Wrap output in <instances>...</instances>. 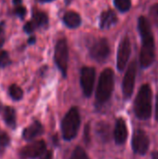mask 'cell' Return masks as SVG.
<instances>
[{
  "label": "cell",
  "instance_id": "obj_1",
  "mask_svg": "<svg viewBox=\"0 0 158 159\" xmlns=\"http://www.w3.org/2000/svg\"><path fill=\"white\" fill-rule=\"evenodd\" d=\"M138 28L142 36L140 62L142 68H148L153 64L156 58L154 34L152 33V29L149 21L143 16L140 17L138 20Z\"/></svg>",
  "mask_w": 158,
  "mask_h": 159
},
{
  "label": "cell",
  "instance_id": "obj_2",
  "mask_svg": "<svg viewBox=\"0 0 158 159\" xmlns=\"http://www.w3.org/2000/svg\"><path fill=\"white\" fill-rule=\"evenodd\" d=\"M134 112L139 119L146 120L152 116V89L149 84H144L141 87L135 102Z\"/></svg>",
  "mask_w": 158,
  "mask_h": 159
},
{
  "label": "cell",
  "instance_id": "obj_3",
  "mask_svg": "<svg viewBox=\"0 0 158 159\" xmlns=\"http://www.w3.org/2000/svg\"><path fill=\"white\" fill-rule=\"evenodd\" d=\"M114 72L110 68L103 70L101 74L96 91V102L98 104H103L110 99L112 92L114 90Z\"/></svg>",
  "mask_w": 158,
  "mask_h": 159
},
{
  "label": "cell",
  "instance_id": "obj_4",
  "mask_svg": "<svg viewBox=\"0 0 158 159\" xmlns=\"http://www.w3.org/2000/svg\"><path fill=\"white\" fill-rule=\"evenodd\" d=\"M80 126V116L76 107H72L65 115L61 122L62 136L65 140H73L78 132Z\"/></svg>",
  "mask_w": 158,
  "mask_h": 159
},
{
  "label": "cell",
  "instance_id": "obj_5",
  "mask_svg": "<svg viewBox=\"0 0 158 159\" xmlns=\"http://www.w3.org/2000/svg\"><path fill=\"white\" fill-rule=\"evenodd\" d=\"M55 61L62 73L63 76H66L67 74V68H68V58H69V52H68V45L65 39H61L58 41L56 48H55V54H54Z\"/></svg>",
  "mask_w": 158,
  "mask_h": 159
},
{
  "label": "cell",
  "instance_id": "obj_6",
  "mask_svg": "<svg viewBox=\"0 0 158 159\" xmlns=\"http://www.w3.org/2000/svg\"><path fill=\"white\" fill-rule=\"evenodd\" d=\"M136 73H137V65H136V61H133L129 66L126 72V75L124 76V79H123V85H122L123 96L127 100L129 99L133 93Z\"/></svg>",
  "mask_w": 158,
  "mask_h": 159
},
{
  "label": "cell",
  "instance_id": "obj_7",
  "mask_svg": "<svg viewBox=\"0 0 158 159\" xmlns=\"http://www.w3.org/2000/svg\"><path fill=\"white\" fill-rule=\"evenodd\" d=\"M96 72L93 67H84L81 70L80 82L83 93L86 97H90L93 91Z\"/></svg>",
  "mask_w": 158,
  "mask_h": 159
},
{
  "label": "cell",
  "instance_id": "obj_8",
  "mask_svg": "<svg viewBox=\"0 0 158 159\" xmlns=\"http://www.w3.org/2000/svg\"><path fill=\"white\" fill-rule=\"evenodd\" d=\"M150 141L147 134L142 129H136L132 138V149L135 154L145 155L149 149Z\"/></svg>",
  "mask_w": 158,
  "mask_h": 159
},
{
  "label": "cell",
  "instance_id": "obj_9",
  "mask_svg": "<svg viewBox=\"0 0 158 159\" xmlns=\"http://www.w3.org/2000/svg\"><path fill=\"white\" fill-rule=\"evenodd\" d=\"M46 148L47 145L44 141H36L20 149V157L22 159L36 158L46 152Z\"/></svg>",
  "mask_w": 158,
  "mask_h": 159
},
{
  "label": "cell",
  "instance_id": "obj_10",
  "mask_svg": "<svg viewBox=\"0 0 158 159\" xmlns=\"http://www.w3.org/2000/svg\"><path fill=\"white\" fill-rule=\"evenodd\" d=\"M131 52V46H130V41L128 36H125L118 47V51H117V69L119 71H123L129 61V56Z\"/></svg>",
  "mask_w": 158,
  "mask_h": 159
},
{
  "label": "cell",
  "instance_id": "obj_11",
  "mask_svg": "<svg viewBox=\"0 0 158 159\" xmlns=\"http://www.w3.org/2000/svg\"><path fill=\"white\" fill-rule=\"evenodd\" d=\"M109 54H110V47L108 41L104 38L99 39L97 42L94 43V45L90 48L91 57L98 61H105L109 56Z\"/></svg>",
  "mask_w": 158,
  "mask_h": 159
},
{
  "label": "cell",
  "instance_id": "obj_12",
  "mask_svg": "<svg viewBox=\"0 0 158 159\" xmlns=\"http://www.w3.org/2000/svg\"><path fill=\"white\" fill-rule=\"evenodd\" d=\"M115 141L116 144H123L128 138V128L126 121L123 118H118L115 123V128L114 131Z\"/></svg>",
  "mask_w": 158,
  "mask_h": 159
},
{
  "label": "cell",
  "instance_id": "obj_13",
  "mask_svg": "<svg viewBox=\"0 0 158 159\" xmlns=\"http://www.w3.org/2000/svg\"><path fill=\"white\" fill-rule=\"evenodd\" d=\"M43 132H44V129H43L41 123L38 121H35L23 130L22 137L26 141H31V140L34 139L35 137L41 135Z\"/></svg>",
  "mask_w": 158,
  "mask_h": 159
},
{
  "label": "cell",
  "instance_id": "obj_14",
  "mask_svg": "<svg viewBox=\"0 0 158 159\" xmlns=\"http://www.w3.org/2000/svg\"><path fill=\"white\" fill-rule=\"evenodd\" d=\"M116 22H117V17L113 10L109 9L102 12L101 16V22H100V26L102 29H109L113 27Z\"/></svg>",
  "mask_w": 158,
  "mask_h": 159
},
{
  "label": "cell",
  "instance_id": "obj_15",
  "mask_svg": "<svg viewBox=\"0 0 158 159\" xmlns=\"http://www.w3.org/2000/svg\"><path fill=\"white\" fill-rule=\"evenodd\" d=\"M63 21L64 23L70 27V28H76L81 23V18L80 16L74 12V11H68L63 16Z\"/></svg>",
  "mask_w": 158,
  "mask_h": 159
},
{
  "label": "cell",
  "instance_id": "obj_16",
  "mask_svg": "<svg viewBox=\"0 0 158 159\" xmlns=\"http://www.w3.org/2000/svg\"><path fill=\"white\" fill-rule=\"evenodd\" d=\"M4 120L6 122V124L10 127L11 129H14L16 127V113L15 110L10 107V106H7L4 109Z\"/></svg>",
  "mask_w": 158,
  "mask_h": 159
},
{
  "label": "cell",
  "instance_id": "obj_17",
  "mask_svg": "<svg viewBox=\"0 0 158 159\" xmlns=\"http://www.w3.org/2000/svg\"><path fill=\"white\" fill-rule=\"evenodd\" d=\"M97 133L99 134V136L102 138V140L103 142H106L109 140V136H110V127L108 124L104 123V122H101L97 125Z\"/></svg>",
  "mask_w": 158,
  "mask_h": 159
},
{
  "label": "cell",
  "instance_id": "obj_18",
  "mask_svg": "<svg viewBox=\"0 0 158 159\" xmlns=\"http://www.w3.org/2000/svg\"><path fill=\"white\" fill-rule=\"evenodd\" d=\"M33 22L34 26H43L47 23V16L41 11H35L34 13V20Z\"/></svg>",
  "mask_w": 158,
  "mask_h": 159
},
{
  "label": "cell",
  "instance_id": "obj_19",
  "mask_svg": "<svg viewBox=\"0 0 158 159\" xmlns=\"http://www.w3.org/2000/svg\"><path fill=\"white\" fill-rule=\"evenodd\" d=\"M8 93H9V96L14 101H20L23 97V91H22V89L19 86H17L15 84H13V85H11L9 87Z\"/></svg>",
  "mask_w": 158,
  "mask_h": 159
},
{
  "label": "cell",
  "instance_id": "obj_20",
  "mask_svg": "<svg viewBox=\"0 0 158 159\" xmlns=\"http://www.w3.org/2000/svg\"><path fill=\"white\" fill-rule=\"evenodd\" d=\"M115 6L121 12H127L131 7L130 0H115Z\"/></svg>",
  "mask_w": 158,
  "mask_h": 159
},
{
  "label": "cell",
  "instance_id": "obj_21",
  "mask_svg": "<svg viewBox=\"0 0 158 159\" xmlns=\"http://www.w3.org/2000/svg\"><path fill=\"white\" fill-rule=\"evenodd\" d=\"M71 159H89V158H88V155L86 154L85 150H84L82 147L77 146V147L74 150V152H73V154H72V157H71Z\"/></svg>",
  "mask_w": 158,
  "mask_h": 159
},
{
  "label": "cell",
  "instance_id": "obj_22",
  "mask_svg": "<svg viewBox=\"0 0 158 159\" xmlns=\"http://www.w3.org/2000/svg\"><path fill=\"white\" fill-rule=\"evenodd\" d=\"M8 143H9V138H8V136L5 132H2L0 130V155L3 153L4 149L6 148V146Z\"/></svg>",
  "mask_w": 158,
  "mask_h": 159
},
{
  "label": "cell",
  "instance_id": "obj_23",
  "mask_svg": "<svg viewBox=\"0 0 158 159\" xmlns=\"http://www.w3.org/2000/svg\"><path fill=\"white\" fill-rule=\"evenodd\" d=\"M9 63V58H8V54L2 50L0 51V66H7V64Z\"/></svg>",
  "mask_w": 158,
  "mask_h": 159
},
{
  "label": "cell",
  "instance_id": "obj_24",
  "mask_svg": "<svg viewBox=\"0 0 158 159\" xmlns=\"http://www.w3.org/2000/svg\"><path fill=\"white\" fill-rule=\"evenodd\" d=\"M150 17L155 21L158 22V3L155 4L154 6H152V7L150 9Z\"/></svg>",
  "mask_w": 158,
  "mask_h": 159
},
{
  "label": "cell",
  "instance_id": "obj_25",
  "mask_svg": "<svg viewBox=\"0 0 158 159\" xmlns=\"http://www.w3.org/2000/svg\"><path fill=\"white\" fill-rule=\"evenodd\" d=\"M15 12L18 16H20V18H23L25 16V13H26V9L24 7H21V6H19L16 7L15 9Z\"/></svg>",
  "mask_w": 158,
  "mask_h": 159
},
{
  "label": "cell",
  "instance_id": "obj_26",
  "mask_svg": "<svg viewBox=\"0 0 158 159\" xmlns=\"http://www.w3.org/2000/svg\"><path fill=\"white\" fill-rule=\"evenodd\" d=\"M34 28H35V26H34V24L33 21L27 22V23L25 24V26H24V30H25V32H27V33H32V32L34 30Z\"/></svg>",
  "mask_w": 158,
  "mask_h": 159
},
{
  "label": "cell",
  "instance_id": "obj_27",
  "mask_svg": "<svg viewBox=\"0 0 158 159\" xmlns=\"http://www.w3.org/2000/svg\"><path fill=\"white\" fill-rule=\"evenodd\" d=\"M4 43V24L0 23V48Z\"/></svg>",
  "mask_w": 158,
  "mask_h": 159
},
{
  "label": "cell",
  "instance_id": "obj_28",
  "mask_svg": "<svg viewBox=\"0 0 158 159\" xmlns=\"http://www.w3.org/2000/svg\"><path fill=\"white\" fill-rule=\"evenodd\" d=\"M89 139H90V136H89V125H87L86 129H85V141H86L87 143H88Z\"/></svg>",
  "mask_w": 158,
  "mask_h": 159
},
{
  "label": "cell",
  "instance_id": "obj_29",
  "mask_svg": "<svg viewBox=\"0 0 158 159\" xmlns=\"http://www.w3.org/2000/svg\"><path fill=\"white\" fill-rule=\"evenodd\" d=\"M41 159H52V153H51L50 151L47 152V153L44 155V157Z\"/></svg>",
  "mask_w": 158,
  "mask_h": 159
},
{
  "label": "cell",
  "instance_id": "obj_30",
  "mask_svg": "<svg viewBox=\"0 0 158 159\" xmlns=\"http://www.w3.org/2000/svg\"><path fill=\"white\" fill-rule=\"evenodd\" d=\"M156 118L158 122V94L156 95Z\"/></svg>",
  "mask_w": 158,
  "mask_h": 159
},
{
  "label": "cell",
  "instance_id": "obj_31",
  "mask_svg": "<svg viewBox=\"0 0 158 159\" xmlns=\"http://www.w3.org/2000/svg\"><path fill=\"white\" fill-rule=\"evenodd\" d=\"M152 159H158V151H156L152 154Z\"/></svg>",
  "mask_w": 158,
  "mask_h": 159
},
{
  "label": "cell",
  "instance_id": "obj_32",
  "mask_svg": "<svg viewBox=\"0 0 158 159\" xmlns=\"http://www.w3.org/2000/svg\"><path fill=\"white\" fill-rule=\"evenodd\" d=\"M40 1H43V2H47V1H51V0H40Z\"/></svg>",
  "mask_w": 158,
  "mask_h": 159
},
{
  "label": "cell",
  "instance_id": "obj_33",
  "mask_svg": "<svg viewBox=\"0 0 158 159\" xmlns=\"http://www.w3.org/2000/svg\"><path fill=\"white\" fill-rule=\"evenodd\" d=\"M1 108H2V104L0 103V111H1Z\"/></svg>",
  "mask_w": 158,
  "mask_h": 159
}]
</instances>
